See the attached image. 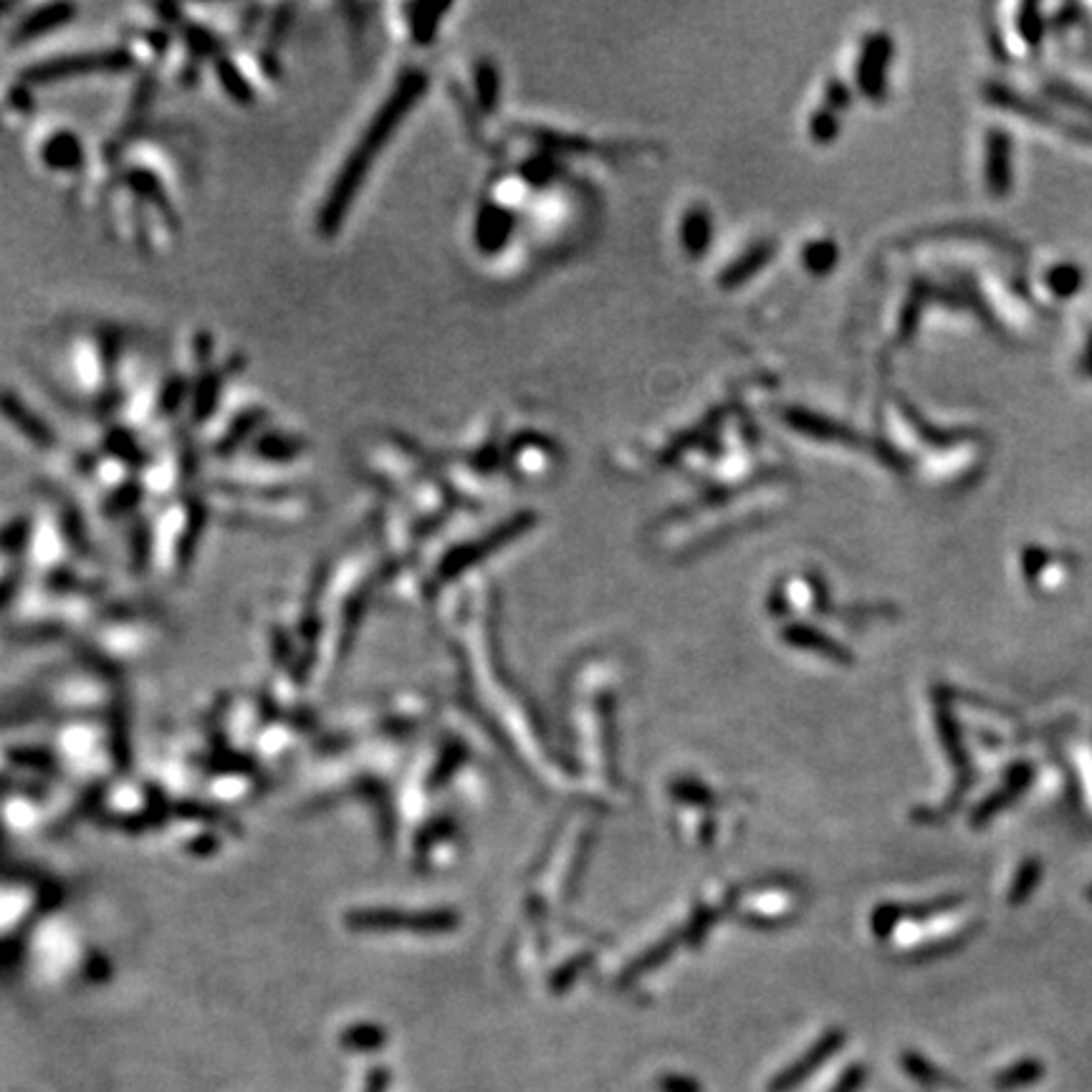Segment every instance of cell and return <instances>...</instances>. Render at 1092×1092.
Instances as JSON below:
<instances>
[{
    "label": "cell",
    "mask_w": 1092,
    "mask_h": 1092,
    "mask_svg": "<svg viewBox=\"0 0 1092 1092\" xmlns=\"http://www.w3.org/2000/svg\"><path fill=\"white\" fill-rule=\"evenodd\" d=\"M423 87L425 76L418 71H407L398 81V87L392 89V94L384 99L382 107L367 121L362 137L350 149V155L344 157L342 168L337 169V175L331 177L329 193L324 195L322 205H319L317 222H314L319 236L334 238L342 230L344 221L350 216L351 205L362 190V182L370 175L372 165H375L379 152L387 147L390 137L400 127V119L410 112Z\"/></svg>",
    "instance_id": "cell-1"
},
{
    "label": "cell",
    "mask_w": 1092,
    "mask_h": 1092,
    "mask_svg": "<svg viewBox=\"0 0 1092 1092\" xmlns=\"http://www.w3.org/2000/svg\"><path fill=\"white\" fill-rule=\"evenodd\" d=\"M837 1042H840V1037H827V1039H824L822 1045L817 1047V1050H815V1052H812V1054H809V1057H804V1059H802V1062H799V1065H796V1067H794V1070H792V1072H787V1075H784V1078H782V1079H779V1082H776V1085H774V1087H776V1090H784V1087H792V1085H796V1082H799V1079H802V1078H804V1075H809V1070H815V1067H817V1065H819V1062H822V1059H824V1057H827V1052H832V1050H835V1047H837Z\"/></svg>",
    "instance_id": "cell-9"
},
{
    "label": "cell",
    "mask_w": 1092,
    "mask_h": 1092,
    "mask_svg": "<svg viewBox=\"0 0 1092 1092\" xmlns=\"http://www.w3.org/2000/svg\"><path fill=\"white\" fill-rule=\"evenodd\" d=\"M132 54L127 51H89V54L61 56V59L46 61L39 66L26 68V84H56L68 76H87V74H119L132 66Z\"/></svg>",
    "instance_id": "cell-2"
},
{
    "label": "cell",
    "mask_w": 1092,
    "mask_h": 1092,
    "mask_svg": "<svg viewBox=\"0 0 1092 1092\" xmlns=\"http://www.w3.org/2000/svg\"><path fill=\"white\" fill-rule=\"evenodd\" d=\"M248 453L253 460L271 465H289L297 463L306 453V443L299 435H291L276 428H263L256 438L248 443Z\"/></svg>",
    "instance_id": "cell-5"
},
{
    "label": "cell",
    "mask_w": 1092,
    "mask_h": 1092,
    "mask_svg": "<svg viewBox=\"0 0 1092 1092\" xmlns=\"http://www.w3.org/2000/svg\"><path fill=\"white\" fill-rule=\"evenodd\" d=\"M0 418L6 420L18 435L28 440V443L39 448V451H51L59 443V435L54 428L43 420V415L31 407L26 400L20 398L18 392L11 387H0Z\"/></svg>",
    "instance_id": "cell-3"
},
{
    "label": "cell",
    "mask_w": 1092,
    "mask_h": 1092,
    "mask_svg": "<svg viewBox=\"0 0 1092 1092\" xmlns=\"http://www.w3.org/2000/svg\"><path fill=\"white\" fill-rule=\"evenodd\" d=\"M351 928H367V930H395V928H410L418 933H432V930H443L453 925V918L448 913H432V916H400V913H357L350 918Z\"/></svg>",
    "instance_id": "cell-6"
},
{
    "label": "cell",
    "mask_w": 1092,
    "mask_h": 1092,
    "mask_svg": "<svg viewBox=\"0 0 1092 1092\" xmlns=\"http://www.w3.org/2000/svg\"><path fill=\"white\" fill-rule=\"evenodd\" d=\"M1042 1072L1045 1070H1042L1039 1062H1022V1065L1006 1070L1004 1075H999L997 1087H1001V1090H1014V1087L1031 1085V1082H1037V1079L1042 1078Z\"/></svg>",
    "instance_id": "cell-10"
},
{
    "label": "cell",
    "mask_w": 1092,
    "mask_h": 1092,
    "mask_svg": "<svg viewBox=\"0 0 1092 1092\" xmlns=\"http://www.w3.org/2000/svg\"><path fill=\"white\" fill-rule=\"evenodd\" d=\"M216 71H218V79H221V87L225 89L238 104H248V101L253 99V89H250L248 79H246V74H243L236 64H230V59H218Z\"/></svg>",
    "instance_id": "cell-8"
},
{
    "label": "cell",
    "mask_w": 1092,
    "mask_h": 1092,
    "mask_svg": "<svg viewBox=\"0 0 1092 1092\" xmlns=\"http://www.w3.org/2000/svg\"><path fill=\"white\" fill-rule=\"evenodd\" d=\"M76 15V8L74 6H66V3H51V6H40L36 8L34 13L26 15V18L20 20L18 26H15V31L11 34V40H13V46H20V43H28V40L39 39V36H46L51 34V31H59V28H64L66 23H71Z\"/></svg>",
    "instance_id": "cell-7"
},
{
    "label": "cell",
    "mask_w": 1092,
    "mask_h": 1092,
    "mask_svg": "<svg viewBox=\"0 0 1092 1092\" xmlns=\"http://www.w3.org/2000/svg\"><path fill=\"white\" fill-rule=\"evenodd\" d=\"M39 160L51 172H76L84 165V144L71 129H54L39 142Z\"/></svg>",
    "instance_id": "cell-4"
},
{
    "label": "cell",
    "mask_w": 1092,
    "mask_h": 1092,
    "mask_svg": "<svg viewBox=\"0 0 1092 1092\" xmlns=\"http://www.w3.org/2000/svg\"><path fill=\"white\" fill-rule=\"evenodd\" d=\"M860 1079H863V1072L860 1070H852L847 1075V1078L840 1082V1087H837V1092H855L857 1085H860Z\"/></svg>",
    "instance_id": "cell-12"
},
{
    "label": "cell",
    "mask_w": 1092,
    "mask_h": 1092,
    "mask_svg": "<svg viewBox=\"0 0 1092 1092\" xmlns=\"http://www.w3.org/2000/svg\"><path fill=\"white\" fill-rule=\"evenodd\" d=\"M1050 286L1057 291L1059 297H1070L1079 289V271L1072 266H1059L1050 273Z\"/></svg>",
    "instance_id": "cell-11"
}]
</instances>
